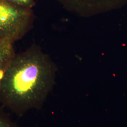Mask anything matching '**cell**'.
I'll list each match as a JSON object with an SVG mask.
<instances>
[{"mask_svg":"<svg viewBox=\"0 0 127 127\" xmlns=\"http://www.w3.org/2000/svg\"><path fill=\"white\" fill-rule=\"evenodd\" d=\"M13 44L9 41H0V83L6 69L16 55Z\"/></svg>","mask_w":127,"mask_h":127,"instance_id":"3957f363","label":"cell"},{"mask_svg":"<svg viewBox=\"0 0 127 127\" xmlns=\"http://www.w3.org/2000/svg\"><path fill=\"white\" fill-rule=\"evenodd\" d=\"M0 127H12L6 120L0 116Z\"/></svg>","mask_w":127,"mask_h":127,"instance_id":"5b68a950","label":"cell"},{"mask_svg":"<svg viewBox=\"0 0 127 127\" xmlns=\"http://www.w3.org/2000/svg\"><path fill=\"white\" fill-rule=\"evenodd\" d=\"M14 4L24 8L31 9L34 5L33 0H5Z\"/></svg>","mask_w":127,"mask_h":127,"instance_id":"277c9868","label":"cell"},{"mask_svg":"<svg viewBox=\"0 0 127 127\" xmlns=\"http://www.w3.org/2000/svg\"><path fill=\"white\" fill-rule=\"evenodd\" d=\"M31 9L0 0V41L15 42L22 39L32 27Z\"/></svg>","mask_w":127,"mask_h":127,"instance_id":"7a4b0ae2","label":"cell"},{"mask_svg":"<svg viewBox=\"0 0 127 127\" xmlns=\"http://www.w3.org/2000/svg\"><path fill=\"white\" fill-rule=\"evenodd\" d=\"M55 67L49 56L33 45L16 54L0 83V96L11 108L22 110L41 104L54 81Z\"/></svg>","mask_w":127,"mask_h":127,"instance_id":"6da1fadb","label":"cell"}]
</instances>
